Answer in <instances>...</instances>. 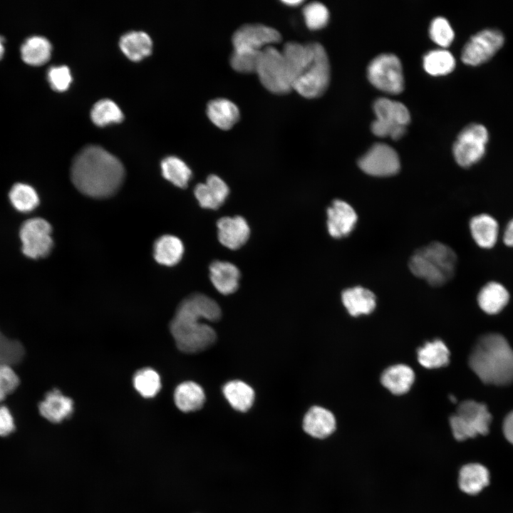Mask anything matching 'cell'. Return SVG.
<instances>
[{
    "label": "cell",
    "mask_w": 513,
    "mask_h": 513,
    "mask_svg": "<svg viewBox=\"0 0 513 513\" xmlns=\"http://www.w3.org/2000/svg\"><path fill=\"white\" fill-rule=\"evenodd\" d=\"M221 315L218 304L204 294L195 293L183 299L170 323L177 348L182 352L195 353L210 347L217 334L202 320L217 321Z\"/></svg>",
    "instance_id": "obj_1"
},
{
    "label": "cell",
    "mask_w": 513,
    "mask_h": 513,
    "mask_svg": "<svg viewBox=\"0 0 513 513\" xmlns=\"http://www.w3.org/2000/svg\"><path fill=\"white\" fill-rule=\"evenodd\" d=\"M125 175L121 162L104 148L86 146L74 157L71 177L75 187L92 197H106L120 187Z\"/></svg>",
    "instance_id": "obj_2"
},
{
    "label": "cell",
    "mask_w": 513,
    "mask_h": 513,
    "mask_svg": "<svg viewBox=\"0 0 513 513\" xmlns=\"http://www.w3.org/2000/svg\"><path fill=\"white\" fill-rule=\"evenodd\" d=\"M468 363L484 383L504 385L513 382V350L500 334L488 333L480 337Z\"/></svg>",
    "instance_id": "obj_3"
},
{
    "label": "cell",
    "mask_w": 513,
    "mask_h": 513,
    "mask_svg": "<svg viewBox=\"0 0 513 513\" xmlns=\"http://www.w3.org/2000/svg\"><path fill=\"white\" fill-rule=\"evenodd\" d=\"M457 256L448 246L432 242L418 251L410 260V269L432 286H441L455 274Z\"/></svg>",
    "instance_id": "obj_4"
},
{
    "label": "cell",
    "mask_w": 513,
    "mask_h": 513,
    "mask_svg": "<svg viewBox=\"0 0 513 513\" xmlns=\"http://www.w3.org/2000/svg\"><path fill=\"white\" fill-rule=\"evenodd\" d=\"M309 58L292 86L301 96L318 98L326 90L330 81V65L324 48L318 43H309Z\"/></svg>",
    "instance_id": "obj_5"
},
{
    "label": "cell",
    "mask_w": 513,
    "mask_h": 513,
    "mask_svg": "<svg viewBox=\"0 0 513 513\" xmlns=\"http://www.w3.org/2000/svg\"><path fill=\"white\" fill-rule=\"evenodd\" d=\"M492 415L485 404L475 400L462 401L450 417V425L455 440L463 441L489 432Z\"/></svg>",
    "instance_id": "obj_6"
},
{
    "label": "cell",
    "mask_w": 513,
    "mask_h": 513,
    "mask_svg": "<svg viewBox=\"0 0 513 513\" xmlns=\"http://www.w3.org/2000/svg\"><path fill=\"white\" fill-rule=\"evenodd\" d=\"M255 73L262 86L275 94H286L292 90V83L281 53L273 46L259 53Z\"/></svg>",
    "instance_id": "obj_7"
},
{
    "label": "cell",
    "mask_w": 513,
    "mask_h": 513,
    "mask_svg": "<svg viewBox=\"0 0 513 513\" xmlns=\"http://www.w3.org/2000/svg\"><path fill=\"white\" fill-rule=\"evenodd\" d=\"M375 120L371 124V130L378 137H390L398 140L405 134L410 120L408 108L400 102L380 98L373 103Z\"/></svg>",
    "instance_id": "obj_8"
},
{
    "label": "cell",
    "mask_w": 513,
    "mask_h": 513,
    "mask_svg": "<svg viewBox=\"0 0 513 513\" xmlns=\"http://www.w3.org/2000/svg\"><path fill=\"white\" fill-rule=\"evenodd\" d=\"M489 141L486 127L472 123L463 128L457 135L452 147V153L457 163L462 167H469L482 159Z\"/></svg>",
    "instance_id": "obj_9"
},
{
    "label": "cell",
    "mask_w": 513,
    "mask_h": 513,
    "mask_svg": "<svg viewBox=\"0 0 513 513\" xmlns=\"http://www.w3.org/2000/svg\"><path fill=\"white\" fill-rule=\"evenodd\" d=\"M367 76L370 83L381 91L398 94L403 90L402 65L393 54L383 53L374 58L368 66Z\"/></svg>",
    "instance_id": "obj_10"
},
{
    "label": "cell",
    "mask_w": 513,
    "mask_h": 513,
    "mask_svg": "<svg viewBox=\"0 0 513 513\" xmlns=\"http://www.w3.org/2000/svg\"><path fill=\"white\" fill-rule=\"evenodd\" d=\"M51 233V224L43 218L33 217L24 221L19 232L22 253L32 259L47 256L53 245Z\"/></svg>",
    "instance_id": "obj_11"
},
{
    "label": "cell",
    "mask_w": 513,
    "mask_h": 513,
    "mask_svg": "<svg viewBox=\"0 0 513 513\" xmlns=\"http://www.w3.org/2000/svg\"><path fill=\"white\" fill-rule=\"evenodd\" d=\"M504 37L496 29H483L472 36L462 48L461 59L468 66L482 64L502 47Z\"/></svg>",
    "instance_id": "obj_12"
},
{
    "label": "cell",
    "mask_w": 513,
    "mask_h": 513,
    "mask_svg": "<svg viewBox=\"0 0 513 513\" xmlns=\"http://www.w3.org/2000/svg\"><path fill=\"white\" fill-rule=\"evenodd\" d=\"M280 33L263 24H246L233 34V51L259 54L267 46L280 42Z\"/></svg>",
    "instance_id": "obj_13"
},
{
    "label": "cell",
    "mask_w": 513,
    "mask_h": 513,
    "mask_svg": "<svg viewBox=\"0 0 513 513\" xmlns=\"http://www.w3.org/2000/svg\"><path fill=\"white\" fill-rule=\"evenodd\" d=\"M400 165L396 151L383 143L373 145L358 160V166L364 172L376 177L395 175Z\"/></svg>",
    "instance_id": "obj_14"
},
{
    "label": "cell",
    "mask_w": 513,
    "mask_h": 513,
    "mask_svg": "<svg viewBox=\"0 0 513 513\" xmlns=\"http://www.w3.org/2000/svg\"><path fill=\"white\" fill-rule=\"evenodd\" d=\"M327 227L331 236L341 238L349 234L357 222V214L347 202L336 200L327 209Z\"/></svg>",
    "instance_id": "obj_15"
},
{
    "label": "cell",
    "mask_w": 513,
    "mask_h": 513,
    "mask_svg": "<svg viewBox=\"0 0 513 513\" xmlns=\"http://www.w3.org/2000/svg\"><path fill=\"white\" fill-rule=\"evenodd\" d=\"M217 226L219 241L230 249L240 248L249 237V227L241 216L222 217L217 221Z\"/></svg>",
    "instance_id": "obj_16"
},
{
    "label": "cell",
    "mask_w": 513,
    "mask_h": 513,
    "mask_svg": "<svg viewBox=\"0 0 513 513\" xmlns=\"http://www.w3.org/2000/svg\"><path fill=\"white\" fill-rule=\"evenodd\" d=\"M40 414L47 420L58 423L68 418L73 412V401L59 390L48 392L38 405Z\"/></svg>",
    "instance_id": "obj_17"
},
{
    "label": "cell",
    "mask_w": 513,
    "mask_h": 513,
    "mask_svg": "<svg viewBox=\"0 0 513 513\" xmlns=\"http://www.w3.org/2000/svg\"><path fill=\"white\" fill-rule=\"evenodd\" d=\"M194 192L202 207L215 209L224 203L229 190L222 179L211 175L207 178L206 182L200 183L195 187Z\"/></svg>",
    "instance_id": "obj_18"
},
{
    "label": "cell",
    "mask_w": 513,
    "mask_h": 513,
    "mask_svg": "<svg viewBox=\"0 0 513 513\" xmlns=\"http://www.w3.org/2000/svg\"><path fill=\"white\" fill-rule=\"evenodd\" d=\"M303 428L311 437L324 439L336 430V420L328 410L320 406H313L304 415Z\"/></svg>",
    "instance_id": "obj_19"
},
{
    "label": "cell",
    "mask_w": 513,
    "mask_h": 513,
    "mask_svg": "<svg viewBox=\"0 0 513 513\" xmlns=\"http://www.w3.org/2000/svg\"><path fill=\"white\" fill-rule=\"evenodd\" d=\"M470 230L475 243L482 249L494 247L498 240V222L489 214L474 216L470 222Z\"/></svg>",
    "instance_id": "obj_20"
},
{
    "label": "cell",
    "mask_w": 513,
    "mask_h": 513,
    "mask_svg": "<svg viewBox=\"0 0 513 513\" xmlns=\"http://www.w3.org/2000/svg\"><path fill=\"white\" fill-rule=\"evenodd\" d=\"M209 276L215 289L219 293L227 295L237 291L240 272L232 263L216 260L209 266Z\"/></svg>",
    "instance_id": "obj_21"
},
{
    "label": "cell",
    "mask_w": 513,
    "mask_h": 513,
    "mask_svg": "<svg viewBox=\"0 0 513 513\" xmlns=\"http://www.w3.org/2000/svg\"><path fill=\"white\" fill-rule=\"evenodd\" d=\"M415 380L413 369L405 364H396L382 373L380 382L391 393L397 395L406 393Z\"/></svg>",
    "instance_id": "obj_22"
},
{
    "label": "cell",
    "mask_w": 513,
    "mask_h": 513,
    "mask_svg": "<svg viewBox=\"0 0 513 513\" xmlns=\"http://www.w3.org/2000/svg\"><path fill=\"white\" fill-rule=\"evenodd\" d=\"M342 302L352 316L369 314L375 308V296L370 290L355 286L344 290L341 295Z\"/></svg>",
    "instance_id": "obj_23"
},
{
    "label": "cell",
    "mask_w": 513,
    "mask_h": 513,
    "mask_svg": "<svg viewBox=\"0 0 513 513\" xmlns=\"http://www.w3.org/2000/svg\"><path fill=\"white\" fill-rule=\"evenodd\" d=\"M487 469L478 463H469L461 467L458 476V485L461 491L468 494H476L489 484Z\"/></svg>",
    "instance_id": "obj_24"
},
{
    "label": "cell",
    "mask_w": 513,
    "mask_h": 513,
    "mask_svg": "<svg viewBox=\"0 0 513 513\" xmlns=\"http://www.w3.org/2000/svg\"><path fill=\"white\" fill-rule=\"evenodd\" d=\"M509 299V294L507 289L497 281L486 284L477 296L480 307L488 314L500 312L507 304Z\"/></svg>",
    "instance_id": "obj_25"
},
{
    "label": "cell",
    "mask_w": 513,
    "mask_h": 513,
    "mask_svg": "<svg viewBox=\"0 0 513 513\" xmlns=\"http://www.w3.org/2000/svg\"><path fill=\"white\" fill-rule=\"evenodd\" d=\"M176 406L182 412L189 413L200 409L205 401L203 388L193 381L179 384L174 392Z\"/></svg>",
    "instance_id": "obj_26"
},
{
    "label": "cell",
    "mask_w": 513,
    "mask_h": 513,
    "mask_svg": "<svg viewBox=\"0 0 513 513\" xmlns=\"http://www.w3.org/2000/svg\"><path fill=\"white\" fill-rule=\"evenodd\" d=\"M211 122L222 130H229L239 120V111L232 101L224 98L211 100L207 108Z\"/></svg>",
    "instance_id": "obj_27"
},
{
    "label": "cell",
    "mask_w": 513,
    "mask_h": 513,
    "mask_svg": "<svg viewBox=\"0 0 513 513\" xmlns=\"http://www.w3.org/2000/svg\"><path fill=\"white\" fill-rule=\"evenodd\" d=\"M418 361L426 368H438L448 365L450 351L440 339L426 342L417 350Z\"/></svg>",
    "instance_id": "obj_28"
},
{
    "label": "cell",
    "mask_w": 513,
    "mask_h": 513,
    "mask_svg": "<svg viewBox=\"0 0 513 513\" xmlns=\"http://www.w3.org/2000/svg\"><path fill=\"white\" fill-rule=\"evenodd\" d=\"M184 252L181 240L175 236L166 234L158 238L154 244V257L162 265L173 266L177 264Z\"/></svg>",
    "instance_id": "obj_29"
},
{
    "label": "cell",
    "mask_w": 513,
    "mask_h": 513,
    "mask_svg": "<svg viewBox=\"0 0 513 513\" xmlns=\"http://www.w3.org/2000/svg\"><path fill=\"white\" fill-rule=\"evenodd\" d=\"M152 40L145 32L129 31L120 39V47L131 60L138 61L150 54L152 50Z\"/></svg>",
    "instance_id": "obj_30"
},
{
    "label": "cell",
    "mask_w": 513,
    "mask_h": 513,
    "mask_svg": "<svg viewBox=\"0 0 513 513\" xmlns=\"http://www.w3.org/2000/svg\"><path fill=\"white\" fill-rule=\"evenodd\" d=\"M52 46L50 41L41 36L28 38L21 46L23 61L32 66L45 63L51 57Z\"/></svg>",
    "instance_id": "obj_31"
},
{
    "label": "cell",
    "mask_w": 513,
    "mask_h": 513,
    "mask_svg": "<svg viewBox=\"0 0 513 513\" xmlns=\"http://www.w3.org/2000/svg\"><path fill=\"white\" fill-rule=\"evenodd\" d=\"M223 394L230 405L240 412L247 411L254 400V391L241 380L227 382L222 388Z\"/></svg>",
    "instance_id": "obj_32"
},
{
    "label": "cell",
    "mask_w": 513,
    "mask_h": 513,
    "mask_svg": "<svg viewBox=\"0 0 513 513\" xmlns=\"http://www.w3.org/2000/svg\"><path fill=\"white\" fill-rule=\"evenodd\" d=\"M9 200L18 212L28 213L35 209L40 200L36 190L28 184L15 183L9 192Z\"/></svg>",
    "instance_id": "obj_33"
},
{
    "label": "cell",
    "mask_w": 513,
    "mask_h": 513,
    "mask_svg": "<svg viewBox=\"0 0 513 513\" xmlns=\"http://www.w3.org/2000/svg\"><path fill=\"white\" fill-rule=\"evenodd\" d=\"M423 67L432 76H444L454 70L455 59L447 50H432L424 56Z\"/></svg>",
    "instance_id": "obj_34"
},
{
    "label": "cell",
    "mask_w": 513,
    "mask_h": 513,
    "mask_svg": "<svg viewBox=\"0 0 513 513\" xmlns=\"http://www.w3.org/2000/svg\"><path fill=\"white\" fill-rule=\"evenodd\" d=\"M163 177L175 186L186 187L192 176L191 170L175 156L165 157L161 162Z\"/></svg>",
    "instance_id": "obj_35"
},
{
    "label": "cell",
    "mask_w": 513,
    "mask_h": 513,
    "mask_svg": "<svg viewBox=\"0 0 513 513\" xmlns=\"http://www.w3.org/2000/svg\"><path fill=\"white\" fill-rule=\"evenodd\" d=\"M133 383L135 389L146 398L155 397L161 388L159 374L150 368L138 370L133 375Z\"/></svg>",
    "instance_id": "obj_36"
},
{
    "label": "cell",
    "mask_w": 513,
    "mask_h": 513,
    "mask_svg": "<svg viewBox=\"0 0 513 513\" xmlns=\"http://www.w3.org/2000/svg\"><path fill=\"white\" fill-rule=\"evenodd\" d=\"M90 117L95 124L105 125L112 122H120L123 118V113L114 101L104 98L94 104Z\"/></svg>",
    "instance_id": "obj_37"
},
{
    "label": "cell",
    "mask_w": 513,
    "mask_h": 513,
    "mask_svg": "<svg viewBox=\"0 0 513 513\" xmlns=\"http://www.w3.org/2000/svg\"><path fill=\"white\" fill-rule=\"evenodd\" d=\"M25 355L23 345L16 340L7 338L0 331V366L20 363Z\"/></svg>",
    "instance_id": "obj_38"
},
{
    "label": "cell",
    "mask_w": 513,
    "mask_h": 513,
    "mask_svg": "<svg viewBox=\"0 0 513 513\" xmlns=\"http://www.w3.org/2000/svg\"><path fill=\"white\" fill-rule=\"evenodd\" d=\"M303 14L306 26L311 30L323 28L329 19L328 10L326 6L317 1L306 5L303 9Z\"/></svg>",
    "instance_id": "obj_39"
},
{
    "label": "cell",
    "mask_w": 513,
    "mask_h": 513,
    "mask_svg": "<svg viewBox=\"0 0 513 513\" xmlns=\"http://www.w3.org/2000/svg\"><path fill=\"white\" fill-rule=\"evenodd\" d=\"M429 33L432 41L443 48L449 46L455 37L452 28L443 17H437L432 20Z\"/></svg>",
    "instance_id": "obj_40"
},
{
    "label": "cell",
    "mask_w": 513,
    "mask_h": 513,
    "mask_svg": "<svg viewBox=\"0 0 513 513\" xmlns=\"http://www.w3.org/2000/svg\"><path fill=\"white\" fill-rule=\"evenodd\" d=\"M47 77L51 88L58 91L66 90L72 81L70 69L65 65L51 66Z\"/></svg>",
    "instance_id": "obj_41"
},
{
    "label": "cell",
    "mask_w": 513,
    "mask_h": 513,
    "mask_svg": "<svg viewBox=\"0 0 513 513\" xmlns=\"http://www.w3.org/2000/svg\"><path fill=\"white\" fill-rule=\"evenodd\" d=\"M18 375L7 365L0 366V402L11 394L19 386Z\"/></svg>",
    "instance_id": "obj_42"
},
{
    "label": "cell",
    "mask_w": 513,
    "mask_h": 513,
    "mask_svg": "<svg viewBox=\"0 0 513 513\" xmlns=\"http://www.w3.org/2000/svg\"><path fill=\"white\" fill-rule=\"evenodd\" d=\"M259 53L251 54L233 51L230 57L231 66L239 73H255Z\"/></svg>",
    "instance_id": "obj_43"
},
{
    "label": "cell",
    "mask_w": 513,
    "mask_h": 513,
    "mask_svg": "<svg viewBox=\"0 0 513 513\" xmlns=\"http://www.w3.org/2000/svg\"><path fill=\"white\" fill-rule=\"evenodd\" d=\"M15 428L14 419L10 410L5 405H0V436L10 435Z\"/></svg>",
    "instance_id": "obj_44"
},
{
    "label": "cell",
    "mask_w": 513,
    "mask_h": 513,
    "mask_svg": "<svg viewBox=\"0 0 513 513\" xmlns=\"http://www.w3.org/2000/svg\"><path fill=\"white\" fill-rule=\"evenodd\" d=\"M503 431L507 440L513 444V411L509 413L505 418Z\"/></svg>",
    "instance_id": "obj_45"
},
{
    "label": "cell",
    "mask_w": 513,
    "mask_h": 513,
    "mask_svg": "<svg viewBox=\"0 0 513 513\" xmlns=\"http://www.w3.org/2000/svg\"><path fill=\"white\" fill-rule=\"evenodd\" d=\"M503 242L506 246L513 247V218L507 223L504 230Z\"/></svg>",
    "instance_id": "obj_46"
},
{
    "label": "cell",
    "mask_w": 513,
    "mask_h": 513,
    "mask_svg": "<svg viewBox=\"0 0 513 513\" xmlns=\"http://www.w3.org/2000/svg\"><path fill=\"white\" fill-rule=\"evenodd\" d=\"M283 2L288 6H298L300 4H301L303 1L300 0H290V1H283Z\"/></svg>",
    "instance_id": "obj_47"
},
{
    "label": "cell",
    "mask_w": 513,
    "mask_h": 513,
    "mask_svg": "<svg viewBox=\"0 0 513 513\" xmlns=\"http://www.w3.org/2000/svg\"><path fill=\"white\" fill-rule=\"evenodd\" d=\"M4 38L0 36V60L4 56Z\"/></svg>",
    "instance_id": "obj_48"
},
{
    "label": "cell",
    "mask_w": 513,
    "mask_h": 513,
    "mask_svg": "<svg viewBox=\"0 0 513 513\" xmlns=\"http://www.w3.org/2000/svg\"><path fill=\"white\" fill-rule=\"evenodd\" d=\"M450 400L453 403H455L457 401L456 398L453 395L450 396Z\"/></svg>",
    "instance_id": "obj_49"
}]
</instances>
